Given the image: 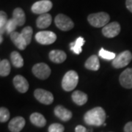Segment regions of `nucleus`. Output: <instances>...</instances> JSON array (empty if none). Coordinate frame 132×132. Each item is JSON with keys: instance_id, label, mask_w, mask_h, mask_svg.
<instances>
[{"instance_id": "7c9ffc66", "label": "nucleus", "mask_w": 132, "mask_h": 132, "mask_svg": "<svg viewBox=\"0 0 132 132\" xmlns=\"http://www.w3.org/2000/svg\"><path fill=\"white\" fill-rule=\"evenodd\" d=\"M125 132H132V122H128L126 124L124 127Z\"/></svg>"}, {"instance_id": "5701e85b", "label": "nucleus", "mask_w": 132, "mask_h": 132, "mask_svg": "<svg viewBox=\"0 0 132 132\" xmlns=\"http://www.w3.org/2000/svg\"><path fill=\"white\" fill-rule=\"evenodd\" d=\"M10 60L12 64L15 68H21L24 65V60L18 52H13L10 54Z\"/></svg>"}, {"instance_id": "f8f14e48", "label": "nucleus", "mask_w": 132, "mask_h": 132, "mask_svg": "<svg viewBox=\"0 0 132 132\" xmlns=\"http://www.w3.org/2000/svg\"><path fill=\"white\" fill-rule=\"evenodd\" d=\"M13 85L15 89L21 93H24L29 90L28 81L23 76H15L13 79Z\"/></svg>"}, {"instance_id": "412c9836", "label": "nucleus", "mask_w": 132, "mask_h": 132, "mask_svg": "<svg viewBox=\"0 0 132 132\" xmlns=\"http://www.w3.org/2000/svg\"><path fill=\"white\" fill-rule=\"evenodd\" d=\"M85 68L90 71H96L100 68V62L96 55H92L85 62Z\"/></svg>"}, {"instance_id": "6e6552de", "label": "nucleus", "mask_w": 132, "mask_h": 132, "mask_svg": "<svg viewBox=\"0 0 132 132\" xmlns=\"http://www.w3.org/2000/svg\"><path fill=\"white\" fill-rule=\"evenodd\" d=\"M53 4L50 0H41L36 2L32 6V11L35 14L42 15L47 13L52 8Z\"/></svg>"}, {"instance_id": "1a4fd4ad", "label": "nucleus", "mask_w": 132, "mask_h": 132, "mask_svg": "<svg viewBox=\"0 0 132 132\" xmlns=\"http://www.w3.org/2000/svg\"><path fill=\"white\" fill-rule=\"evenodd\" d=\"M35 98L41 104L49 105L54 101V95L52 93L43 89H37L34 92Z\"/></svg>"}, {"instance_id": "6ab92c4d", "label": "nucleus", "mask_w": 132, "mask_h": 132, "mask_svg": "<svg viewBox=\"0 0 132 132\" xmlns=\"http://www.w3.org/2000/svg\"><path fill=\"white\" fill-rule=\"evenodd\" d=\"M87 99V95L79 90H76L72 94V100L78 106H82L86 104Z\"/></svg>"}, {"instance_id": "f257e3e1", "label": "nucleus", "mask_w": 132, "mask_h": 132, "mask_svg": "<svg viewBox=\"0 0 132 132\" xmlns=\"http://www.w3.org/2000/svg\"><path fill=\"white\" fill-rule=\"evenodd\" d=\"M106 115L104 109L100 106L92 109L85 114V122L89 126H100L104 124Z\"/></svg>"}, {"instance_id": "4468645a", "label": "nucleus", "mask_w": 132, "mask_h": 132, "mask_svg": "<svg viewBox=\"0 0 132 132\" xmlns=\"http://www.w3.org/2000/svg\"><path fill=\"white\" fill-rule=\"evenodd\" d=\"M54 114L57 116V118H60L62 121H68L70 120L73 114L70 110H68V109L65 108L62 106H57L54 109Z\"/></svg>"}, {"instance_id": "2eb2a0df", "label": "nucleus", "mask_w": 132, "mask_h": 132, "mask_svg": "<svg viewBox=\"0 0 132 132\" xmlns=\"http://www.w3.org/2000/svg\"><path fill=\"white\" fill-rule=\"evenodd\" d=\"M10 39L14 43V45L20 50H24L25 48L27 47V43L24 41V38L21 36V33L18 32H13L10 35Z\"/></svg>"}, {"instance_id": "dca6fc26", "label": "nucleus", "mask_w": 132, "mask_h": 132, "mask_svg": "<svg viewBox=\"0 0 132 132\" xmlns=\"http://www.w3.org/2000/svg\"><path fill=\"white\" fill-rule=\"evenodd\" d=\"M52 22V15L48 13L40 15L37 19L36 24L39 29H46L48 27Z\"/></svg>"}, {"instance_id": "393cba45", "label": "nucleus", "mask_w": 132, "mask_h": 132, "mask_svg": "<svg viewBox=\"0 0 132 132\" xmlns=\"http://www.w3.org/2000/svg\"><path fill=\"white\" fill-rule=\"evenodd\" d=\"M32 33L33 30L32 28L31 27H24L21 32V36L24 38V41L26 42L27 45L28 46L29 44L31 43V40H32Z\"/></svg>"}, {"instance_id": "c756f323", "label": "nucleus", "mask_w": 132, "mask_h": 132, "mask_svg": "<svg viewBox=\"0 0 132 132\" xmlns=\"http://www.w3.org/2000/svg\"><path fill=\"white\" fill-rule=\"evenodd\" d=\"M65 128L60 123H53L48 127V132H64Z\"/></svg>"}, {"instance_id": "4be33fe9", "label": "nucleus", "mask_w": 132, "mask_h": 132, "mask_svg": "<svg viewBox=\"0 0 132 132\" xmlns=\"http://www.w3.org/2000/svg\"><path fill=\"white\" fill-rule=\"evenodd\" d=\"M85 40L82 37H79L78 38L76 41L72 42L70 43V47H71V50L73 52H74L76 54H79L81 52H82V46L85 44Z\"/></svg>"}, {"instance_id": "0eeeda50", "label": "nucleus", "mask_w": 132, "mask_h": 132, "mask_svg": "<svg viewBox=\"0 0 132 132\" xmlns=\"http://www.w3.org/2000/svg\"><path fill=\"white\" fill-rule=\"evenodd\" d=\"M35 40L42 45H50L56 41L57 35L51 31H40L35 35Z\"/></svg>"}, {"instance_id": "39448f33", "label": "nucleus", "mask_w": 132, "mask_h": 132, "mask_svg": "<svg viewBox=\"0 0 132 132\" xmlns=\"http://www.w3.org/2000/svg\"><path fill=\"white\" fill-rule=\"evenodd\" d=\"M51 68L46 63H38L35 64L32 68V73L37 78L45 80L51 75Z\"/></svg>"}, {"instance_id": "aec40b11", "label": "nucleus", "mask_w": 132, "mask_h": 132, "mask_svg": "<svg viewBox=\"0 0 132 132\" xmlns=\"http://www.w3.org/2000/svg\"><path fill=\"white\" fill-rule=\"evenodd\" d=\"M30 121L33 125L38 127H43L46 124V120L44 116L38 112H35L31 114L30 116Z\"/></svg>"}, {"instance_id": "9b49d317", "label": "nucleus", "mask_w": 132, "mask_h": 132, "mask_svg": "<svg viewBox=\"0 0 132 132\" xmlns=\"http://www.w3.org/2000/svg\"><path fill=\"white\" fill-rule=\"evenodd\" d=\"M120 85L126 89L132 88V68H127L119 77Z\"/></svg>"}, {"instance_id": "a211bd4d", "label": "nucleus", "mask_w": 132, "mask_h": 132, "mask_svg": "<svg viewBox=\"0 0 132 132\" xmlns=\"http://www.w3.org/2000/svg\"><path fill=\"white\" fill-rule=\"evenodd\" d=\"M13 19L15 21L17 26H23L26 22V15L24 10L20 7H16L13 13Z\"/></svg>"}, {"instance_id": "423d86ee", "label": "nucleus", "mask_w": 132, "mask_h": 132, "mask_svg": "<svg viewBox=\"0 0 132 132\" xmlns=\"http://www.w3.org/2000/svg\"><path fill=\"white\" fill-rule=\"evenodd\" d=\"M132 60V54L129 51L120 53L112 60V65L115 68H122L129 64Z\"/></svg>"}, {"instance_id": "f03ea898", "label": "nucleus", "mask_w": 132, "mask_h": 132, "mask_svg": "<svg viewBox=\"0 0 132 132\" xmlns=\"http://www.w3.org/2000/svg\"><path fill=\"white\" fill-rule=\"evenodd\" d=\"M109 20H110L109 15L105 12L92 13L89 15L87 17V21L90 25L96 28L104 27L106 25L109 24Z\"/></svg>"}, {"instance_id": "a878e982", "label": "nucleus", "mask_w": 132, "mask_h": 132, "mask_svg": "<svg viewBox=\"0 0 132 132\" xmlns=\"http://www.w3.org/2000/svg\"><path fill=\"white\" fill-rule=\"evenodd\" d=\"M8 21L7 19V15L4 11L0 12V33L1 35H3V34L5 32V27L6 24Z\"/></svg>"}, {"instance_id": "7ed1b4c3", "label": "nucleus", "mask_w": 132, "mask_h": 132, "mask_svg": "<svg viewBox=\"0 0 132 132\" xmlns=\"http://www.w3.org/2000/svg\"><path fill=\"white\" fill-rule=\"evenodd\" d=\"M79 82V76L75 71H69L66 73L62 81V87L65 91H71L75 89Z\"/></svg>"}, {"instance_id": "9d476101", "label": "nucleus", "mask_w": 132, "mask_h": 132, "mask_svg": "<svg viewBox=\"0 0 132 132\" xmlns=\"http://www.w3.org/2000/svg\"><path fill=\"white\" fill-rule=\"evenodd\" d=\"M120 25L118 22H112L106 25L102 29V33L105 37L109 38H112L116 37L120 32Z\"/></svg>"}, {"instance_id": "b1692460", "label": "nucleus", "mask_w": 132, "mask_h": 132, "mask_svg": "<svg viewBox=\"0 0 132 132\" xmlns=\"http://www.w3.org/2000/svg\"><path fill=\"white\" fill-rule=\"evenodd\" d=\"M10 73V64L7 60H2L0 62V75L2 77L8 76Z\"/></svg>"}, {"instance_id": "473e14b6", "label": "nucleus", "mask_w": 132, "mask_h": 132, "mask_svg": "<svg viewBox=\"0 0 132 132\" xmlns=\"http://www.w3.org/2000/svg\"><path fill=\"white\" fill-rule=\"evenodd\" d=\"M126 5L127 9L132 13V0H126Z\"/></svg>"}, {"instance_id": "72a5a7b5", "label": "nucleus", "mask_w": 132, "mask_h": 132, "mask_svg": "<svg viewBox=\"0 0 132 132\" xmlns=\"http://www.w3.org/2000/svg\"><path fill=\"white\" fill-rule=\"evenodd\" d=\"M0 38H1V40H0V43H2V41H3V36H2V35H1V36H0Z\"/></svg>"}, {"instance_id": "20e7f679", "label": "nucleus", "mask_w": 132, "mask_h": 132, "mask_svg": "<svg viewBox=\"0 0 132 132\" xmlns=\"http://www.w3.org/2000/svg\"><path fill=\"white\" fill-rule=\"evenodd\" d=\"M54 23L62 31H69L74 27L73 21L68 16L64 14H58L55 17Z\"/></svg>"}, {"instance_id": "bb28decb", "label": "nucleus", "mask_w": 132, "mask_h": 132, "mask_svg": "<svg viewBox=\"0 0 132 132\" xmlns=\"http://www.w3.org/2000/svg\"><path fill=\"white\" fill-rule=\"evenodd\" d=\"M99 56L103 58L104 60H113L116 57V54L114 52H108L106 50H105L104 48H101V50L99 51L98 53Z\"/></svg>"}, {"instance_id": "cd10ccee", "label": "nucleus", "mask_w": 132, "mask_h": 132, "mask_svg": "<svg viewBox=\"0 0 132 132\" xmlns=\"http://www.w3.org/2000/svg\"><path fill=\"white\" fill-rule=\"evenodd\" d=\"M17 27H18L17 24L13 18L8 19V21H7V23L6 24V27H5V32L7 35H10L11 33L15 32V29H16Z\"/></svg>"}, {"instance_id": "2f4dec72", "label": "nucleus", "mask_w": 132, "mask_h": 132, "mask_svg": "<svg viewBox=\"0 0 132 132\" xmlns=\"http://www.w3.org/2000/svg\"><path fill=\"white\" fill-rule=\"evenodd\" d=\"M75 132H88L87 128L85 127H84L83 126H81V125H79L77 126L75 128Z\"/></svg>"}, {"instance_id": "ddd939ff", "label": "nucleus", "mask_w": 132, "mask_h": 132, "mask_svg": "<svg viewBox=\"0 0 132 132\" xmlns=\"http://www.w3.org/2000/svg\"><path fill=\"white\" fill-rule=\"evenodd\" d=\"M25 119L22 117L13 118L8 124V128L11 132H20L25 126Z\"/></svg>"}, {"instance_id": "c85d7f7f", "label": "nucleus", "mask_w": 132, "mask_h": 132, "mask_svg": "<svg viewBox=\"0 0 132 132\" xmlns=\"http://www.w3.org/2000/svg\"><path fill=\"white\" fill-rule=\"evenodd\" d=\"M9 110L5 107H1L0 109V121L1 123L7 122L10 118Z\"/></svg>"}, {"instance_id": "f3484780", "label": "nucleus", "mask_w": 132, "mask_h": 132, "mask_svg": "<svg viewBox=\"0 0 132 132\" xmlns=\"http://www.w3.org/2000/svg\"><path fill=\"white\" fill-rule=\"evenodd\" d=\"M49 58L54 63H62L67 58L65 52L61 50H52L49 53Z\"/></svg>"}]
</instances>
